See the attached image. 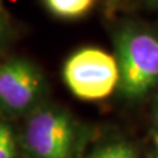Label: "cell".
I'll use <instances>...</instances> for the list:
<instances>
[{"mask_svg": "<svg viewBox=\"0 0 158 158\" xmlns=\"http://www.w3.org/2000/svg\"><path fill=\"white\" fill-rule=\"evenodd\" d=\"M118 90L128 99L145 96L158 86V36L129 28L117 34Z\"/></svg>", "mask_w": 158, "mask_h": 158, "instance_id": "1", "label": "cell"}, {"mask_svg": "<svg viewBox=\"0 0 158 158\" xmlns=\"http://www.w3.org/2000/svg\"><path fill=\"white\" fill-rule=\"evenodd\" d=\"M63 81L82 100H102L118 87L117 58L98 48H83L71 54L63 65Z\"/></svg>", "mask_w": 158, "mask_h": 158, "instance_id": "2", "label": "cell"}, {"mask_svg": "<svg viewBox=\"0 0 158 158\" xmlns=\"http://www.w3.org/2000/svg\"><path fill=\"white\" fill-rule=\"evenodd\" d=\"M24 142L32 158H70L75 145V127L67 112L44 107L29 117Z\"/></svg>", "mask_w": 158, "mask_h": 158, "instance_id": "3", "label": "cell"}, {"mask_svg": "<svg viewBox=\"0 0 158 158\" xmlns=\"http://www.w3.org/2000/svg\"><path fill=\"white\" fill-rule=\"evenodd\" d=\"M46 90L41 70L25 58H12L0 66V108L20 115L37 106Z\"/></svg>", "mask_w": 158, "mask_h": 158, "instance_id": "4", "label": "cell"}, {"mask_svg": "<svg viewBox=\"0 0 158 158\" xmlns=\"http://www.w3.org/2000/svg\"><path fill=\"white\" fill-rule=\"evenodd\" d=\"M48 9L61 19H78L90 11L94 0H44Z\"/></svg>", "mask_w": 158, "mask_h": 158, "instance_id": "5", "label": "cell"}, {"mask_svg": "<svg viewBox=\"0 0 158 158\" xmlns=\"http://www.w3.org/2000/svg\"><path fill=\"white\" fill-rule=\"evenodd\" d=\"M87 158H140L131 144L125 141L106 142L94 149Z\"/></svg>", "mask_w": 158, "mask_h": 158, "instance_id": "6", "label": "cell"}, {"mask_svg": "<svg viewBox=\"0 0 158 158\" xmlns=\"http://www.w3.org/2000/svg\"><path fill=\"white\" fill-rule=\"evenodd\" d=\"M15 156H16L15 140L0 144V158H15Z\"/></svg>", "mask_w": 158, "mask_h": 158, "instance_id": "7", "label": "cell"}, {"mask_svg": "<svg viewBox=\"0 0 158 158\" xmlns=\"http://www.w3.org/2000/svg\"><path fill=\"white\" fill-rule=\"evenodd\" d=\"M11 140H15L13 135H12V131L9 129V127L3 124V123H0V144L11 141Z\"/></svg>", "mask_w": 158, "mask_h": 158, "instance_id": "8", "label": "cell"}, {"mask_svg": "<svg viewBox=\"0 0 158 158\" xmlns=\"http://www.w3.org/2000/svg\"><path fill=\"white\" fill-rule=\"evenodd\" d=\"M153 158H158V129L153 137Z\"/></svg>", "mask_w": 158, "mask_h": 158, "instance_id": "9", "label": "cell"}, {"mask_svg": "<svg viewBox=\"0 0 158 158\" xmlns=\"http://www.w3.org/2000/svg\"><path fill=\"white\" fill-rule=\"evenodd\" d=\"M4 27H6V19H4V15H3V12L0 11V34L3 33V31H4Z\"/></svg>", "mask_w": 158, "mask_h": 158, "instance_id": "10", "label": "cell"}, {"mask_svg": "<svg viewBox=\"0 0 158 158\" xmlns=\"http://www.w3.org/2000/svg\"><path fill=\"white\" fill-rule=\"evenodd\" d=\"M156 121H157V125H158V106L156 108Z\"/></svg>", "mask_w": 158, "mask_h": 158, "instance_id": "11", "label": "cell"}, {"mask_svg": "<svg viewBox=\"0 0 158 158\" xmlns=\"http://www.w3.org/2000/svg\"><path fill=\"white\" fill-rule=\"evenodd\" d=\"M154 2H156V3H158V0H154Z\"/></svg>", "mask_w": 158, "mask_h": 158, "instance_id": "12", "label": "cell"}, {"mask_svg": "<svg viewBox=\"0 0 158 158\" xmlns=\"http://www.w3.org/2000/svg\"><path fill=\"white\" fill-rule=\"evenodd\" d=\"M110 2H115V0H110Z\"/></svg>", "mask_w": 158, "mask_h": 158, "instance_id": "13", "label": "cell"}]
</instances>
